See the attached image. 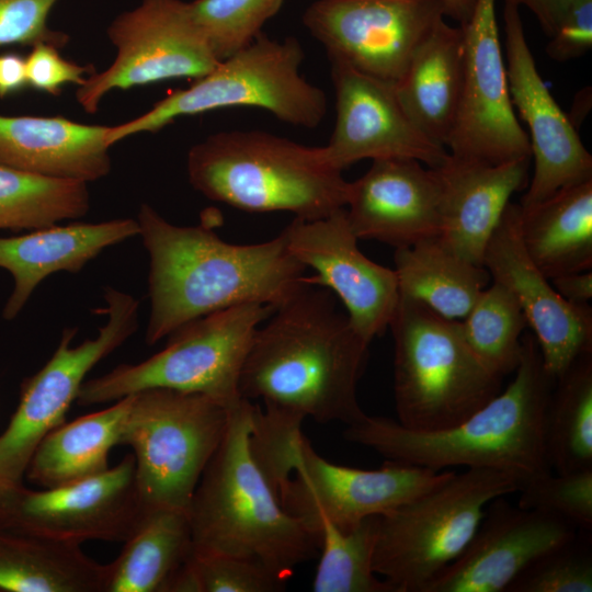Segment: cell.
I'll use <instances>...</instances> for the list:
<instances>
[{
	"label": "cell",
	"mask_w": 592,
	"mask_h": 592,
	"mask_svg": "<svg viewBox=\"0 0 592 592\" xmlns=\"http://www.w3.org/2000/svg\"><path fill=\"white\" fill-rule=\"evenodd\" d=\"M107 317L98 335L71 346L76 329H65L59 343L34 375L21 385L19 405L0 434V487L23 482L29 463L43 439L65 422L88 373L121 346L137 329L138 301L107 287Z\"/></svg>",
	"instance_id": "obj_11"
},
{
	"label": "cell",
	"mask_w": 592,
	"mask_h": 592,
	"mask_svg": "<svg viewBox=\"0 0 592 592\" xmlns=\"http://www.w3.org/2000/svg\"><path fill=\"white\" fill-rule=\"evenodd\" d=\"M576 0H504L524 5L536 16L543 31L551 36Z\"/></svg>",
	"instance_id": "obj_43"
},
{
	"label": "cell",
	"mask_w": 592,
	"mask_h": 592,
	"mask_svg": "<svg viewBox=\"0 0 592 592\" xmlns=\"http://www.w3.org/2000/svg\"><path fill=\"white\" fill-rule=\"evenodd\" d=\"M579 531L551 512L524 509L498 497L487 505L460 555L421 592H506L535 559Z\"/></svg>",
	"instance_id": "obj_21"
},
{
	"label": "cell",
	"mask_w": 592,
	"mask_h": 592,
	"mask_svg": "<svg viewBox=\"0 0 592 592\" xmlns=\"http://www.w3.org/2000/svg\"><path fill=\"white\" fill-rule=\"evenodd\" d=\"M460 325L466 341L491 371L503 377L515 371L528 323L509 289L497 282L485 287Z\"/></svg>",
	"instance_id": "obj_35"
},
{
	"label": "cell",
	"mask_w": 592,
	"mask_h": 592,
	"mask_svg": "<svg viewBox=\"0 0 592 592\" xmlns=\"http://www.w3.org/2000/svg\"><path fill=\"white\" fill-rule=\"evenodd\" d=\"M105 571L78 544L0 528V592H103Z\"/></svg>",
	"instance_id": "obj_30"
},
{
	"label": "cell",
	"mask_w": 592,
	"mask_h": 592,
	"mask_svg": "<svg viewBox=\"0 0 592 592\" xmlns=\"http://www.w3.org/2000/svg\"><path fill=\"white\" fill-rule=\"evenodd\" d=\"M549 37L545 50L554 60L585 55L592 47V0H576Z\"/></svg>",
	"instance_id": "obj_42"
},
{
	"label": "cell",
	"mask_w": 592,
	"mask_h": 592,
	"mask_svg": "<svg viewBox=\"0 0 592 592\" xmlns=\"http://www.w3.org/2000/svg\"><path fill=\"white\" fill-rule=\"evenodd\" d=\"M544 441L556 474L592 468V352L580 355L556 378Z\"/></svg>",
	"instance_id": "obj_32"
},
{
	"label": "cell",
	"mask_w": 592,
	"mask_h": 592,
	"mask_svg": "<svg viewBox=\"0 0 592 592\" xmlns=\"http://www.w3.org/2000/svg\"><path fill=\"white\" fill-rule=\"evenodd\" d=\"M25 57L27 87L57 96L67 84L81 86L96 71L92 64L81 65L60 55V49L47 43L31 47Z\"/></svg>",
	"instance_id": "obj_41"
},
{
	"label": "cell",
	"mask_w": 592,
	"mask_h": 592,
	"mask_svg": "<svg viewBox=\"0 0 592 592\" xmlns=\"http://www.w3.org/2000/svg\"><path fill=\"white\" fill-rule=\"evenodd\" d=\"M119 555L106 563L103 592H166L193 549L189 513L144 509Z\"/></svg>",
	"instance_id": "obj_29"
},
{
	"label": "cell",
	"mask_w": 592,
	"mask_h": 592,
	"mask_svg": "<svg viewBox=\"0 0 592 592\" xmlns=\"http://www.w3.org/2000/svg\"><path fill=\"white\" fill-rule=\"evenodd\" d=\"M304 50L295 37L283 41L259 34L190 87L156 102L144 114L109 126L106 143L140 133H156L174 119L209 111L251 106L305 128L317 127L327 113L325 92L300 73Z\"/></svg>",
	"instance_id": "obj_7"
},
{
	"label": "cell",
	"mask_w": 592,
	"mask_h": 592,
	"mask_svg": "<svg viewBox=\"0 0 592 592\" xmlns=\"http://www.w3.org/2000/svg\"><path fill=\"white\" fill-rule=\"evenodd\" d=\"M284 0H193L192 14L213 52L223 60L250 44Z\"/></svg>",
	"instance_id": "obj_37"
},
{
	"label": "cell",
	"mask_w": 592,
	"mask_h": 592,
	"mask_svg": "<svg viewBox=\"0 0 592 592\" xmlns=\"http://www.w3.org/2000/svg\"><path fill=\"white\" fill-rule=\"evenodd\" d=\"M446 15L465 25L473 15L476 0H443Z\"/></svg>",
	"instance_id": "obj_46"
},
{
	"label": "cell",
	"mask_w": 592,
	"mask_h": 592,
	"mask_svg": "<svg viewBox=\"0 0 592 592\" xmlns=\"http://www.w3.org/2000/svg\"><path fill=\"white\" fill-rule=\"evenodd\" d=\"M144 509L133 454L101 474L58 487H0L1 530L78 545L126 540Z\"/></svg>",
	"instance_id": "obj_14"
},
{
	"label": "cell",
	"mask_w": 592,
	"mask_h": 592,
	"mask_svg": "<svg viewBox=\"0 0 592 592\" xmlns=\"http://www.w3.org/2000/svg\"><path fill=\"white\" fill-rule=\"evenodd\" d=\"M133 395L110 407L64 422L34 452L25 477L41 488L76 482L109 468V454L122 444Z\"/></svg>",
	"instance_id": "obj_28"
},
{
	"label": "cell",
	"mask_w": 592,
	"mask_h": 592,
	"mask_svg": "<svg viewBox=\"0 0 592 592\" xmlns=\"http://www.w3.org/2000/svg\"><path fill=\"white\" fill-rule=\"evenodd\" d=\"M394 339L397 421L413 431L451 428L502 390L503 376L474 352L460 321L399 294Z\"/></svg>",
	"instance_id": "obj_6"
},
{
	"label": "cell",
	"mask_w": 592,
	"mask_h": 592,
	"mask_svg": "<svg viewBox=\"0 0 592 592\" xmlns=\"http://www.w3.org/2000/svg\"><path fill=\"white\" fill-rule=\"evenodd\" d=\"M556 292L574 305H589L592 298V271L566 273L550 278Z\"/></svg>",
	"instance_id": "obj_44"
},
{
	"label": "cell",
	"mask_w": 592,
	"mask_h": 592,
	"mask_svg": "<svg viewBox=\"0 0 592 592\" xmlns=\"http://www.w3.org/2000/svg\"><path fill=\"white\" fill-rule=\"evenodd\" d=\"M445 15L443 0H317L303 23L330 61L396 82Z\"/></svg>",
	"instance_id": "obj_15"
},
{
	"label": "cell",
	"mask_w": 592,
	"mask_h": 592,
	"mask_svg": "<svg viewBox=\"0 0 592 592\" xmlns=\"http://www.w3.org/2000/svg\"><path fill=\"white\" fill-rule=\"evenodd\" d=\"M464 32V79L445 143L460 159L500 164L532 158L512 104L496 16V0H476Z\"/></svg>",
	"instance_id": "obj_16"
},
{
	"label": "cell",
	"mask_w": 592,
	"mask_h": 592,
	"mask_svg": "<svg viewBox=\"0 0 592 592\" xmlns=\"http://www.w3.org/2000/svg\"><path fill=\"white\" fill-rule=\"evenodd\" d=\"M517 505L551 512L583 531L592 530V468L546 474L519 489Z\"/></svg>",
	"instance_id": "obj_39"
},
{
	"label": "cell",
	"mask_w": 592,
	"mask_h": 592,
	"mask_svg": "<svg viewBox=\"0 0 592 592\" xmlns=\"http://www.w3.org/2000/svg\"><path fill=\"white\" fill-rule=\"evenodd\" d=\"M254 406L230 409L225 436L197 483L189 509L193 547L253 561L286 581L317 557L320 534L287 513L252 457Z\"/></svg>",
	"instance_id": "obj_4"
},
{
	"label": "cell",
	"mask_w": 592,
	"mask_h": 592,
	"mask_svg": "<svg viewBox=\"0 0 592 592\" xmlns=\"http://www.w3.org/2000/svg\"><path fill=\"white\" fill-rule=\"evenodd\" d=\"M191 185L212 201L251 212H289L317 219L344 208L350 182L309 147L260 130L209 135L191 147Z\"/></svg>",
	"instance_id": "obj_5"
},
{
	"label": "cell",
	"mask_w": 592,
	"mask_h": 592,
	"mask_svg": "<svg viewBox=\"0 0 592 592\" xmlns=\"http://www.w3.org/2000/svg\"><path fill=\"white\" fill-rule=\"evenodd\" d=\"M512 382L462 422L437 431H413L397 420L366 415L348 425L349 442L388 460L441 471L448 467L493 469L525 482L551 473L545 414L556 382L545 368L533 333L522 337Z\"/></svg>",
	"instance_id": "obj_3"
},
{
	"label": "cell",
	"mask_w": 592,
	"mask_h": 592,
	"mask_svg": "<svg viewBox=\"0 0 592 592\" xmlns=\"http://www.w3.org/2000/svg\"><path fill=\"white\" fill-rule=\"evenodd\" d=\"M394 261L399 294L448 319H464L490 281L482 265L453 252L439 236L395 249Z\"/></svg>",
	"instance_id": "obj_31"
},
{
	"label": "cell",
	"mask_w": 592,
	"mask_h": 592,
	"mask_svg": "<svg viewBox=\"0 0 592 592\" xmlns=\"http://www.w3.org/2000/svg\"><path fill=\"white\" fill-rule=\"evenodd\" d=\"M286 470L289 477L277 488L282 508L319 534L323 521L349 530L413 500L453 474L388 459L373 470L338 465L321 457L305 435Z\"/></svg>",
	"instance_id": "obj_13"
},
{
	"label": "cell",
	"mask_w": 592,
	"mask_h": 592,
	"mask_svg": "<svg viewBox=\"0 0 592 592\" xmlns=\"http://www.w3.org/2000/svg\"><path fill=\"white\" fill-rule=\"evenodd\" d=\"M282 232L291 253L316 271L306 282L337 296L365 341L386 330L399 299L397 276L361 252L345 207L322 218H295Z\"/></svg>",
	"instance_id": "obj_17"
},
{
	"label": "cell",
	"mask_w": 592,
	"mask_h": 592,
	"mask_svg": "<svg viewBox=\"0 0 592 592\" xmlns=\"http://www.w3.org/2000/svg\"><path fill=\"white\" fill-rule=\"evenodd\" d=\"M503 20L510 95L530 129L534 157V174L520 204L527 208L562 187L592 180V156L538 72L519 7L504 2Z\"/></svg>",
	"instance_id": "obj_18"
},
{
	"label": "cell",
	"mask_w": 592,
	"mask_h": 592,
	"mask_svg": "<svg viewBox=\"0 0 592 592\" xmlns=\"http://www.w3.org/2000/svg\"><path fill=\"white\" fill-rule=\"evenodd\" d=\"M139 235L137 219L54 224L13 237H0V269L13 278L2 316L14 319L37 285L56 272H78L104 249Z\"/></svg>",
	"instance_id": "obj_24"
},
{
	"label": "cell",
	"mask_w": 592,
	"mask_h": 592,
	"mask_svg": "<svg viewBox=\"0 0 592 592\" xmlns=\"http://www.w3.org/2000/svg\"><path fill=\"white\" fill-rule=\"evenodd\" d=\"M368 346L335 296L306 282L255 330L239 394L320 423L355 424L367 415L357 383Z\"/></svg>",
	"instance_id": "obj_1"
},
{
	"label": "cell",
	"mask_w": 592,
	"mask_h": 592,
	"mask_svg": "<svg viewBox=\"0 0 592 592\" xmlns=\"http://www.w3.org/2000/svg\"><path fill=\"white\" fill-rule=\"evenodd\" d=\"M27 87L25 58L14 52L0 54V99H5Z\"/></svg>",
	"instance_id": "obj_45"
},
{
	"label": "cell",
	"mask_w": 592,
	"mask_h": 592,
	"mask_svg": "<svg viewBox=\"0 0 592 592\" xmlns=\"http://www.w3.org/2000/svg\"><path fill=\"white\" fill-rule=\"evenodd\" d=\"M591 591L592 542L590 532L583 530L535 559L506 590V592Z\"/></svg>",
	"instance_id": "obj_38"
},
{
	"label": "cell",
	"mask_w": 592,
	"mask_h": 592,
	"mask_svg": "<svg viewBox=\"0 0 592 592\" xmlns=\"http://www.w3.org/2000/svg\"><path fill=\"white\" fill-rule=\"evenodd\" d=\"M87 184L0 164V229L34 230L84 216Z\"/></svg>",
	"instance_id": "obj_33"
},
{
	"label": "cell",
	"mask_w": 592,
	"mask_h": 592,
	"mask_svg": "<svg viewBox=\"0 0 592 592\" xmlns=\"http://www.w3.org/2000/svg\"><path fill=\"white\" fill-rule=\"evenodd\" d=\"M137 221L150 259L145 337L150 345L221 309L250 303L277 307L306 283L307 267L291 253L283 232L235 244L205 226L171 224L147 203Z\"/></svg>",
	"instance_id": "obj_2"
},
{
	"label": "cell",
	"mask_w": 592,
	"mask_h": 592,
	"mask_svg": "<svg viewBox=\"0 0 592 592\" xmlns=\"http://www.w3.org/2000/svg\"><path fill=\"white\" fill-rule=\"evenodd\" d=\"M284 589L285 580L253 561L193 547L166 592H277Z\"/></svg>",
	"instance_id": "obj_36"
},
{
	"label": "cell",
	"mask_w": 592,
	"mask_h": 592,
	"mask_svg": "<svg viewBox=\"0 0 592 592\" xmlns=\"http://www.w3.org/2000/svg\"><path fill=\"white\" fill-rule=\"evenodd\" d=\"M463 79V27L442 20L395 82L408 115L424 134L444 147L457 114Z\"/></svg>",
	"instance_id": "obj_26"
},
{
	"label": "cell",
	"mask_w": 592,
	"mask_h": 592,
	"mask_svg": "<svg viewBox=\"0 0 592 592\" xmlns=\"http://www.w3.org/2000/svg\"><path fill=\"white\" fill-rule=\"evenodd\" d=\"M275 307L250 303L181 326L163 350L137 364H122L83 382L77 403L113 402L149 388L205 395L227 408L240 400L239 379L258 327Z\"/></svg>",
	"instance_id": "obj_9"
},
{
	"label": "cell",
	"mask_w": 592,
	"mask_h": 592,
	"mask_svg": "<svg viewBox=\"0 0 592 592\" xmlns=\"http://www.w3.org/2000/svg\"><path fill=\"white\" fill-rule=\"evenodd\" d=\"M378 519L379 515L368 516L349 530L327 521L320 524L315 592H392L373 570Z\"/></svg>",
	"instance_id": "obj_34"
},
{
	"label": "cell",
	"mask_w": 592,
	"mask_h": 592,
	"mask_svg": "<svg viewBox=\"0 0 592 592\" xmlns=\"http://www.w3.org/2000/svg\"><path fill=\"white\" fill-rule=\"evenodd\" d=\"M231 408L202 394L167 388L133 394L122 444L133 449L145 509L189 513L202 474L225 436Z\"/></svg>",
	"instance_id": "obj_10"
},
{
	"label": "cell",
	"mask_w": 592,
	"mask_h": 592,
	"mask_svg": "<svg viewBox=\"0 0 592 592\" xmlns=\"http://www.w3.org/2000/svg\"><path fill=\"white\" fill-rule=\"evenodd\" d=\"M60 0H0V47L34 46L47 43L64 48L70 41L67 33L49 26L54 7Z\"/></svg>",
	"instance_id": "obj_40"
},
{
	"label": "cell",
	"mask_w": 592,
	"mask_h": 592,
	"mask_svg": "<svg viewBox=\"0 0 592 592\" xmlns=\"http://www.w3.org/2000/svg\"><path fill=\"white\" fill-rule=\"evenodd\" d=\"M107 129L59 115L0 114V164L53 178L96 181L112 167Z\"/></svg>",
	"instance_id": "obj_25"
},
{
	"label": "cell",
	"mask_w": 592,
	"mask_h": 592,
	"mask_svg": "<svg viewBox=\"0 0 592 592\" xmlns=\"http://www.w3.org/2000/svg\"><path fill=\"white\" fill-rule=\"evenodd\" d=\"M530 161L487 164L448 155L435 168L442 185L439 237L453 252L482 265L487 243L511 196L527 187Z\"/></svg>",
	"instance_id": "obj_23"
},
{
	"label": "cell",
	"mask_w": 592,
	"mask_h": 592,
	"mask_svg": "<svg viewBox=\"0 0 592 592\" xmlns=\"http://www.w3.org/2000/svg\"><path fill=\"white\" fill-rule=\"evenodd\" d=\"M506 473L470 468L378 519L373 570L392 592H421L465 549L487 505L517 492Z\"/></svg>",
	"instance_id": "obj_8"
},
{
	"label": "cell",
	"mask_w": 592,
	"mask_h": 592,
	"mask_svg": "<svg viewBox=\"0 0 592 592\" xmlns=\"http://www.w3.org/2000/svg\"><path fill=\"white\" fill-rule=\"evenodd\" d=\"M521 236L528 255L549 280L592 270V180L521 207Z\"/></svg>",
	"instance_id": "obj_27"
},
{
	"label": "cell",
	"mask_w": 592,
	"mask_h": 592,
	"mask_svg": "<svg viewBox=\"0 0 592 592\" xmlns=\"http://www.w3.org/2000/svg\"><path fill=\"white\" fill-rule=\"evenodd\" d=\"M106 35L116 50L113 61L76 90L77 103L88 114H95L113 90L195 80L220 61L183 0H141L117 14Z\"/></svg>",
	"instance_id": "obj_12"
},
{
	"label": "cell",
	"mask_w": 592,
	"mask_h": 592,
	"mask_svg": "<svg viewBox=\"0 0 592 592\" xmlns=\"http://www.w3.org/2000/svg\"><path fill=\"white\" fill-rule=\"evenodd\" d=\"M335 91L334 129L322 151L342 171L363 159L411 158L429 168L441 166L446 148L412 121L396 92L395 82L330 61Z\"/></svg>",
	"instance_id": "obj_19"
},
{
	"label": "cell",
	"mask_w": 592,
	"mask_h": 592,
	"mask_svg": "<svg viewBox=\"0 0 592 592\" xmlns=\"http://www.w3.org/2000/svg\"><path fill=\"white\" fill-rule=\"evenodd\" d=\"M441 200L435 168L411 158H382L350 182L345 210L357 239L397 249L440 235Z\"/></svg>",
	"instance_id": "obj_22"
},
{
	"label": "cell",
	"mask_w": 592,
	"mask_h": 592,
	"mask_svg": "<svg viewBox=\"0 0 592 592\" xmlns=\"http://www.w3.org/2000/svg\"><path fill=\"white\" fill-rule=\"evenodd\" d=\"M482 265L509 289L537 341L546 371L559 377L592 352V309L565 300L528 255L521 236L520 204L509 203L485 249Z\"/></svg>",
	"instance_id": "obj_20"
}]
</instances>
